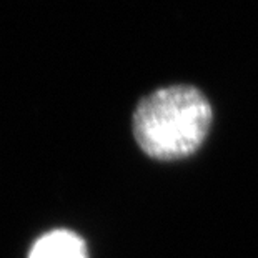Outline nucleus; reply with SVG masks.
Masks as SVG:
<instances>
[{
	"instance_id": "obj_2",
	"label": "nucleus",
	"mask_w": 258,
	"mask_h": 258,
	"mask_svg": "<svg viewBox=\"0 0 258 258\" xmlns=\"http://www.w3.org/2000/svg\"><path fill=\"white\" fill-rule=\"evenodd\" d=\"M29 258H87V245L70 230H53L35 241Z\"/></svg>"
},
{
	"instance_id": "obj_1",
	"label": "nucleus",
	"mask_w": 258,
	"mask_h": 258,
	"mask_svg": "<svg viewBox=\"0 0 258 258\" xmlns=\"http://www.w3.org/2000/svg\"><path fill=\"white\" fill-rule=\"evenodd\" d=\"M212 105L191 85H170L142 98L134 112V135L139 147L157 160L191 155L207 139Z\"/></svg>"
}]
</instances>
